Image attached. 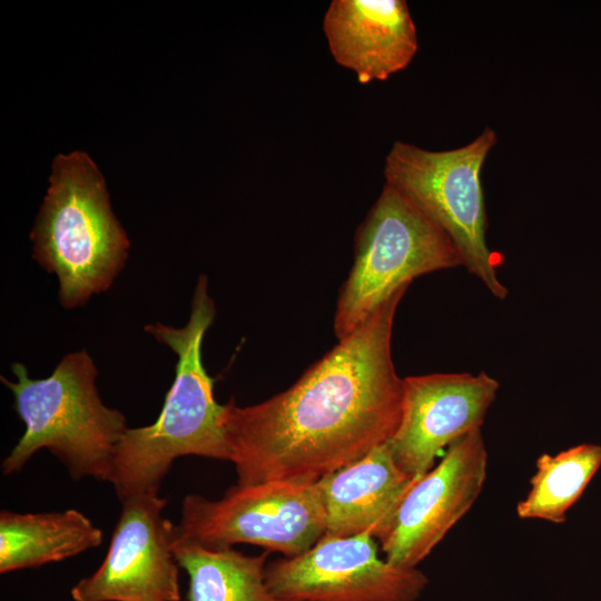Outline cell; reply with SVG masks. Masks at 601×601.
<instances>
[{"mask_svg":"<svg viewBox=\"0 0 601 601\" xmlns=\"http://www.w3.org/2000/svg\"><path fill=\"white\" fill-rule=\"evenodd\" d=\"M492 128L465 146L431 151L395 141L386 156L384 176L391 185L437 224L455 245L463 266L497 299L509 290L499 276L501 255L486 242L487 218L481 173L496 144Z\"/></svg>","mask_w":601,"mask_h":601,"instance_id":"6","label":"cell"},{"mask_svg":"<svg viewBox=\"0 0 601 601\" xmlns=\"http://www.w3.org/2000/svg\"><path fill=\"white\" fill-rule=\"evenodd\" d=\"M184 601H188V600L186 599V600H184Z\"/></svg>","mask_w":601,"mask_h":601,"instance_id":"17","label":"cell"},{"mask_svg":"<svg viewBox=\"0 0 601 601\" xmlns=\"http://www.w3.org/2000/svg\"><path fill=\"white\" fill-rule=\"evenodd\" d=\"M30 238L35 259L58 278L63 308L82 306L112 285L130 243L111 210L104 178L87 154L56 157Z\"/></svg>","mask_w":601,"mask_h":601,"instance_id":"4","label":"cell"},{"mask_svg":"<svg viewBox=\"0 0 601 601\" xmlns=\"http://www.w3.org/2000/svg\"><path fill=\"white\" fill-rule=\"evenodd\" d=\"M403 384L402 417L388 442L398 466L414 477L428 472L456 440L482 427L500 387L485 372L408 376Z\"/></svg>","mask_w":601,"mask_h":601,"instance_id":"11","label":"cell"},{"mask_svg":"<svg viewBox=\"0 0 601 601\" xmlns=\"http://www.w3.org/2000/svg\"><path fill=\"white\" fill-rule=\"evenodd\" d=\"M601 466V445L584 443L555 455L541 454L526 496L516 505L523 520L561 524Z\"/></svg>","mask_w":601,"mask_h":601,"instance_id":"16","label":"cell"},{"mask_svg":"<svg viewBox=\"0 0 601 601\" xmlns=\"http://www.w3.org/2000/svg\"><path fill=\"white\" fill-rule=\"evenodd\" d=\"M215 314L208 279L200 275L185 326L177 328L158 322L145 326L178 359L175 380L157 420L146 426L127 427L117 444L108 482L120 502L158 494L178 457L195 455L230 462L221 423L224 405L215 400L214 380L204 366L201 354L203 339Z\"/></svg>","mask_w":601,"mask_h":601,"instance_id":"2","label":"cell"},{"mask_svg":"<svg viewBox=\"0 0 601 601\" xmlns=\"http://www.w3.org/2000/svg\"><path fill=\"white\" fill-rule=\"evenodd\" d=\"M173 552L188 575V601H290L267 585L268 551L247 555L233 546L206 548L179 536L174 525Z\"/></svg>","mask_w":601,"mask_h":601,"instance_id":"15","label":"cell"},{"mask_svg":"<svg viewBox=\"0 0 601 601\" xmlns=\"http://www.w3.org/2000/svg\"><path fill=\"white\" fill-rule=\"evenodd\" d=\"M463 266L446 233L388 184L359 225L354 263L334 315L338 341L359 328L394 293L414 278Z\"/></svg>","mask_w":601,"mask_h":601,"instance_id":"5","label":"cell"},{"mask_svg":"<svg viewBox=\"0 0 601 601\" xmlns=\"http://www.w3.org/2000/svg\"><path fill=\"white\" fill-rule=\"evenodd\" d=\"M377 542L367 533H325L306 552L268 562L267 585L290 601H416L427 577L381 559Z\"/></svg>","mask_w":601,"mask_h":601,"instance_id":"8","label":"cell"},{"mask_svg":"<svg viewBox=\"0 0 601 601\" xmlns=\"http://www.w3.org/2000/svg\"><path fill=\"white\" fill-rule=\"evenodd\" d=\"M323 27L335 61L363 85L403 70L418 49L404 0H333Z\"/></svg>","mask_w":601,"mask_h":601,"instance_id":"12","label":"cell"},{"mask_svg":"<svg viewBox=\"0 0 601 601\" xmlns=\"http://www.w3.org/2000/svg\"><path fill=\"white\" fill-rule=\"evenodd\" d=\"M487 451L481 428L452 443L440 463L411 486L385 536V559L398 566L417 565L469 512L482 492Z\"/></svg>","mask_w":601,"mask_h":601,"instance_id":"10","label":"cell"},{"mask_svg":"<svg viewBox=\"0 0 601 601\" xmlns=\"http://www.w3.org/2000/svg\"><path fill=\"white\" fill-rule=\"evenodd\" d=\"M102 532L75 509L62 512H0V572L38 568L97 548Z\"/></svg>","mask_w":601,"mask_h":601,"instance_id":"14","label":"cell"},{"mask_svg":"<svg viewBox=\"0 0 601 601\" xmlns=\"http://www.w3.org/2000/svg\"><path fill=\"white\" fill-rule=\"evenodd\" d=\"M407 287L287 390L250 406L224 405L223 428L237 484L315 482L388 442L402 417L404 384L392 331Z\"/></svg>","mask_w":601,"mask_h":601,"instance_id":"1","label":"cell"},{"mask_svg":"<svg viewBox=\"0 0 601 601\" xmlns=\"http://www.w3.org/2000/svg\"><path fill=\"white\" fill-rule=\"evenodd\" d=\"M175 531L206 548L253 544L285 558L311 549L326 532L315 482L236 484L219 500L188 494Z\"/></svg>","mask_w":601,"mask_h":601,"instance_id":"7","label":"cell"},{"mask_svg":"<svg viewBox=\"0 0 601 601\" xmlns=\"http://www.w3.org/2000/svg\"><path fill=\"white\" fill-rule=\"evenodd\" d=\"M159 494L121 502L107 554L99 568L71 589L73 601H180L174 525L162 516Z\"/></svg>","mask_w":601,"mask_h":601,"instance_id":"9","label":"cell"},{"mask_svg":"<svg viewBox=\"0 0 601 601\" xmlns=\"http://www.w3.org/2000/svg\"><path fill=\"white\" fill-rule=\"evenodd\" d=\"M11 368L17 381L1 376V382L11 391L26 430L3 459L2 473H18L46 449L73 480L108 482L117 444L128 426L120 411L102 403L98 371L87 351L65 355L46 378H31L21 363Z\"/></svg>","mask_w":601,"mask_h":601,"instance_id":"3","label":"cell"},{"mask_svg":"<svg viewBox=\"0 0 601 601\" xmlns=\"http://www.w3.org/2000/svg\"><path fill=\"white\" fill-rule=\"evenodd\" d=\"M418 477L396 463L390 442L315 481L326 532L367 533L378 542L388 532L404 496Z\"/></svg>","mask_w":601,"mask_h":601,"instance_id":"13","label":"cell"}]
</instances>
